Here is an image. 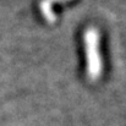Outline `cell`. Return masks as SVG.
<instances>
[{
	"label": "cell",
	"instance_id": "6da1fadb",
	"mask_svg": "<svg viewBox=\"0 0 126 126\" xmlns=\"http://www.w3.org/2000/svg\"><path fill=\"white\" fill-rule=\"evenodd\" d=\"M84 41L87 42L88 50L91 51V58H89V74H92L93 76H97L100 71V63H99V58H98V33L94 28H89L87 30L86 34H84Z\"/></svg>",
	"mask_w": 126,
	"mask_h": 126
}]
</instances>
